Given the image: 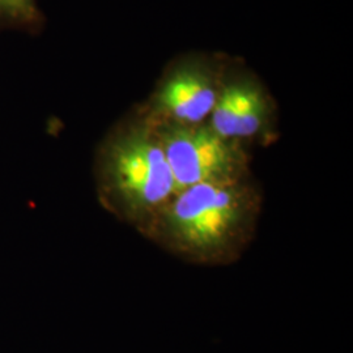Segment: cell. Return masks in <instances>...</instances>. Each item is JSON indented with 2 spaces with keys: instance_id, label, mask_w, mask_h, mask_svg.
<instances>
[{
  "instance_id": "1",
  "label": "cell",
  "mask_w": 353,
  "mask_h": 353,
  "mask_svg": "<svg viewBox=\"0 0 353 353\" xmlns=\"http://www.w3.org/2000/svg\"><path fill=\"white\" fill-rule=\"evenodd\" d=\"M261 210L250 178L198 183L176 190L140 233L191 263L228 265L252 242Z\"/></svg>"
},
{
  "instance_id": "2",
  "label": "cell",
  "mask_w": 353,
  "mask_h": 353,
  "mask_svg": "<svg viewBox=\"0 0 353 353\" xmlns=\"http://www.w3.org/2000/svg\"><path fill=\"white\" fill-rule=\"evenodd\" d=\"M94 174L103 208L139 232L178 190L147 117L123 123L108 135L97 153Z\"/></svg>"
},
{
  "instance_id": "3",
  "label": "cell",
  "mask_w": 353,
  "mask_h": 353,
  "mask_svg": "<svg viewBox=\"0 0 353 353\" xmlns=\"http://www.w3.org/2000/svg\"><path fill=\"white\" fill-rule=\"evenodd\" d=\"M152 125L163 145L176 189L249 178V157L242 143L221 138L208 123Z\"/></svg>"
},
{
  "instance_id": "4",
  "label": "cell",
  "mask_w": 353,
  "mask_h": 353,
  "mask_svg": "<svg viewBox=\"0 0 353 353\" xmlns=\"http://www.w3.org/2000/svg\"><path fill=\"white\" fill-rule=\"evenodd\" d=\"M214 79L195 65L181 67L159 89L148 119L154 123L202 125L219 96Z\"/></svg>"
},
{
  "instance_id": "5",
  "label": "cell",
  "mask_w": 353,
  "mask_h": 353,
  "mask_svg": "<svg viewBox=\"0 0 353 353\" xmlns=\"http://www.w3.org/2000/svg\"><path fill=\"white\" fill-rule=\"evenodd\" d=\"M268 114L261 89L252 83H232L219 92L208 125L221 138L242 143L263 131Z\"/></svg>"
},
{
  "instance_id": "6",
  "label": "cell",
  "mask_w": 353,
  "mask_h": 353,
  "mask_svg": "<svg viewBox=\"0 0 353 353\" xmlns=\"http://www.w3.org/2000/svg\"><path fill=\"white\" fill-rule=\"evenodd\" d=\"M43 14L37 0H0V30L33 34L41 30Z\"/></svg>"
}]
</instances>
